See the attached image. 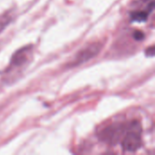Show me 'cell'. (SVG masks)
<instances>
[{"label": "cell", "instance_id": "7a4b0ae2", "mask_svg": "<svg viewBox=\"0 0 155 155\" xmlns=\"http://www.w3.org/2000/svg\"><path fill=\"white\" fill-rule=\"evenodd\" d=\"M32 46H25L18 51H16L12 56L9 67L7 71L12 72H19L25 69L30 63L32 58Z\"/></svg>", "mask_w": 155, "mask_h": 155}, {"label": "cell", "instance_id": "3957f363", "mask_svg": "<svg viewBox=\"0 0 155 155\" xmlns=\"http://www.w3.org/2000/svg\"><path fill=\"white\" fill-rule=\"evenodd\" d=\"M142 8L139 7L137 10L131 12L130 17L132 22L143 23L147 20L150 14L154 9V0H141Z\"/></svg>", "mask_w": 155, "mask_h": 155}, {"label": "cell", "instance_id": "277c9868", "mask_svg": "<svg viewBox=\"0 0 155 155\" xmlns=\"http://www.w3.org/2000/svg\"><path fill=\"white\" fill-rule=\"evenodd\" d=\"M101 49H102V45L100 43H94L87 45L86 47H84V49H82L77 53L74 60V64L78 65L91 60L92 58H94L95 55L98 54Z\"/></svg>", "mask_w": 155, "mask_h": 155}, {"label": "cell", "instance_id": "6da1fadb", "mask_svg": "<svg viewBox=\"0 0 155 155\" xmlns=\"http://www.w3.org/2000/svg\"><path fill=\"white\" fill-rule=\"evenodd\" d=\"M142 145V127L138 122H132L126 126L122 138L123 149L129 153L137 151Z\"/></svg>", "mask_w": 155, "mask_h": 155}, {"label": "cell", "instance_id": "5b68a950", "mask_svg": "<svg viewBox=\"0 0 155 155\" xmlns=\"http://www.w3.org/2000/svg\"><path fill=\"white\" fill-rule=\"evenodd\" d=\"M125 129L126 127L122 124L111 125L103 132V138L105 142L111 144H115L119 142L120 139L123 138Z\"/></svg>", "mask_w": 155, "mask_h": 155}, {"label": "cell", "instance_id": "8992f818", "mask_svg": "<svg viewBox=\"0 0 155 155\" xmlns=\"http://www.w3.org/2000/svg\"><path fill=\"white\" fill-rule=\"evenodd\" d=\"M12 20V16L7 14L0 15V33L9 25Z\"/></svg>", "mask_w": 155, "mask_h": 155}, {"label": "cell", "instance_id": "52a82bcc", "mask_svg": "<svg viewBox=\"0 0 155 155\" xmlns=\"http://www.w3.org/2000/svg\"><path fill=\"white\" fill-rule=\"evenodd\" d=\"M145 37V35L142 32V31H136L134 34V38L137 41H141V40H143Z\"/></svg>", "mask_w": 155, "mask_h": 155}]
</instances>
